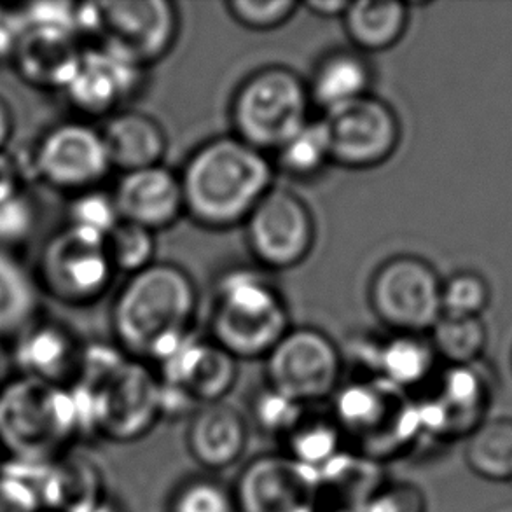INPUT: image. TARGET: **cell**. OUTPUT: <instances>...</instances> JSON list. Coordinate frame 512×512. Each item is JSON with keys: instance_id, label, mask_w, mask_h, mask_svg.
Segmentation results:
<instances>
[{"instance_id": "20", "label": "cell", "mask_w": 512, "mask_h": 512, "mask_svg": "<svg viewBox=\"0 0 512 512\" xmlns=\"http://www.w3.org/2000/svg\"><path fill=\"white\" fill-rule=\"evenodd\" d=\"M238 360L214 341L187 338L163 364L160 380L186 392L198 406L226 399L238 378Z\"/></svg>"}, {"instance_id": "24", "label": "cell", "mask_w": 512, "mask_h": 512, "mask_svg": "<svg viewBox=\"0 0 512 512\" xmlns=\"http://www.w3.org/2000/svg\"><path fill=\"white\" fill-rule=\"evenodd\" d=\"M383 467L353 451H341L319 471L320 512H362L387 481Z\"/></svg>"}, {"instance_id": "21", "label": "cell", "mask_w": 512, "mask_h": 512, "mask_svg": "<svg viewBox=\"0 0 512 512\" xmlns=\"http://www.w3.org/2000/svg\"><path fill=\"white\" fill-rule=\"evenodd\" d=\"M32 471L44 512H90L107 495L100 467L70 450Z\"/></svg>"}, {"instance_id": "31", "label": "cell", "mask_w": 512, "mask_h": 512, "mask_svg": "<svg viewBox=\"0 0 512 512\" xmlns=\"http://www.w3.org/2000/svg\"><path fill=\"white\" fill-rule=\"evenodd\" d=\"M282 443L285 455L317 471L346 450L333 416H310L308 413L284 437Z\"/></svg>"}, {"instance_id": "19", "label": "cell", "mask_w": 512, "mask_h": 512, "mask_svg": "<svg viewBox=\"0 0 512 512\" xmlns=\"http://www.w3.org/2000/svg\"><path fill=\"white\" fill-rule=\"evenodd\" d=\"M140 67L111 49L83 51L76 76L65 93L70 104L90 116L114 114L140 84Z\"/></svg>"}, {"instance_id": "16", "label": "cell", "mask_w": 512, "mask_h": 512, "mask_svg": "<svg viewBox=\"0 0 512 512\" xmlns=\"http://www.w3.org/2000/svg\"><path fill=\"white\" fill-rule=\"evenodd\" d=\"M83 49L76 32L58 23H30L18 39L11 63L16 74L39 90H67Z\"/></svg>"}, {"instance_id": "36", "label": "cell", "mask_w": 512, "mask_h": 512, "mask_svg": "<svg viewBox=\"0 0 512 512\" xmlns=\"http://www.w3.org/2000/svg\"><path fill=\"white\" fill-rule=\"evenodd\" d=\"M119 221L121 217L112 193H105L97 187L72 196L67 222L72 228L107 238Z\"/></svg>"}, {"instance_id": "17", "label": "cell", "mask_w": 512, "mask_h": 512, "mask_svg": "<svg viewBox=\"0 0 512 512\" xmlns=\"http://www.w3.org/2000/svg\"><path fill=\"white\" fill-rule=\"evenodd\" d=\"M249 439V420L226 401L201 404L187 422V453L210 474L238 464L247 451Z\"/></svg>"}, {"instance_id": "18", "label": "cell", "mask_w": 512, "mask_h": 512, "mask_svg": "<svg viewBox=\"0 0 512 512\" xmlns=\"http://www.w3.org/2000/svg\"><path fill=\"white\" fill-rule=\"evenodd\" d=\"M112 196L121 221L153 233L170 228L184 214L179 173L163 165L123 173Z\"/></svg>"}, {"instance_id": "6", "label": "cell", "mask_w": 512, "mask_h": 512, "mask_svg": "<svg viewBox=\"0 0 512 512\" xmlns=\"http://www.w3.org/2000/svg\"><path fill=\"white\" fill-rule=\"evenodd\" d=\"M308 84L284 65L250 74L231 100L233 135L261 153H277L310 121Z\"/></svg>"}, {"instance_id": "15", "label": "cell", "mask_w": 512, "mask_h": 512, "mask_svg": "<svg viewBox=\"0 0 512 512\" xmlns=\"http://www.w3.org/2000/svg\"><path fill=\"white\" fill-rule=\"evenodd\" d=\"M100 34L104 48L125 56L140 67L158 62L175 46L179 11L168 0L102 2Z\"/></svg>"}, {"instance_id": "32", "label": "cell", "mask_w": 512, "mask_h": 512, "mask_svg": "<svg viewBox=\"0 0 512 512\" xmlns=\"http://www.w3.org/2000/svg\"><path fill=\"white\" fill-rule=\"evenodd\" d=\"M331 161V142L324 119H310L291 140L275 153V165L282 172L306 179L326 168Z\"/></svg>"}, {"instance_id": "39", "label": "cell", "mask_w": 512, "mask_h": 512, "mask_svg": "<svg viewBox=\"0 0 512 512\" xmlns=\"http://www.w3.org/2000/svg\"><path fill=\"white\" fill-rule=\"evenodd\" d=\"M37 224V207L27 189L0 200V250L11 249L27 242Z\"/></svg>"}, {"instance_id": "43", "label": "cell", "mask_w": 512, "mask_h": 512, "mask_svg": "<svg viewBox=\"0 0 512 512\" xmlns=\"http://www.w3.org/2000/svg\"><path fill=\"white\" fill-rule=\"evenodd\" d=\"M348 4L350 2L346 0H310L303 4V7L320 18H336V16L341 18Z\"/></svg>"}, {"instance_id": "3", "label": "cell", "mask_w": 512, "mask_h": 512, "mask_svg": "<svg viewBox=\"0 0 512 512\" xmlns=\"http://www.w3.org/2000/svg\"><path fill=\"white\" fill-rule=\"evenodd\" d=\"M93 429L90 401L76 387L21 376L0 392V448L14 465L41 467Z\"/></svg>"}, {"instance_id": "7", "label": "cell", "mask_w": 512, "mask_h": 512, "mask_svg": "<svg viewBox=\"0 0 512 512\" xmlns=\"http://www.w3.org/2000/svg\"><path fill=\"white\" fill-rule=\"evenodd\" d=\"M443 280L422 257L395 256L369 284V303L381 324L397 334H425L443 317Z\"/></svg>"}, {"instance_id": "30", "label": "cell", "mask_w": 512, "mask_h": 512, "mask_svg": "<svg viewBox=\"0 0 512 512\" xmlns=\"http://www.w3.org/2000/svg\"><path fill=\"white\" fill-rule=\"evenodd\" d=\"M429 333L437 359L450 366L478 364L488 345V327L481 317L460 319L443 315Z\"/></svg>"}, {"instance_id": "35", "label": "cell", "mask_w": 512, "mask_h": 512, "mask_svg": "<svg viewBox=\"0 0 512 512\" xmlns=\"http://www.w3.org/2000/svg\"><path fill=\"white\" fill-rule=\"evenodd\" d=\"M443 315L446 317H481L492 301V289L476 271H458L443 280Z\"/></svg>"}, {"instance_id": "25", "label": "cell", "mask_w": 512, "mask_h": 512, "mask_svg": "<svg viewBox=\"0 0 512 512\" xmlns=\"http://www.w3.org/2000/svg\"><path fill=\"white\" fill-rule=\"evenodd\" d=\"M373 69L355 49H338L320 58L308 84L312 105L333 112L369 95Z\"/></svg>"}, {"instance_id": "1", "label": "cell", "mask_w": 512, "mask_h": 512, "mask_svg": "<svg viewBox=\"0 0 512 512\" xmlns=\"http://www.w3.org/2000/svg\"><path fill=\"white\" fill-rule=\"evenodd\" d=\"M198 310L193 278L172 263L130 275L114 299L111 326L119 350L163 364L191 336Z\"/></svg>"}, {"instance_id": "11", "label": "cell", "mask_w": 512, "mask_h": 512, "mask_svg": "<svg viewBox=\"0 0 512 512\" xmlns=\"http://www.w3.org/2000/svg\"><path fill=\"white\" fill-rule=\"evenodd\" d=\"M27 165L42 184L72 196L97 189L112 172L102 132L74 121L44 133Z\"/></svg>"}, {"instance_id": "13", "label": "cell", "mask_w": 512, "mask_h": 512, "mask_svg": "<svg viewBox=\"0 0 512 512\" xmlns=\"http://www.w3.org/2000/svg\"><path fill=\"white\" fill-rule=\"evenodd\" d=\"M324 123L331 142V161L350 170L385 163L401 142V121L390 105L373 97L327 112Z\"/></svg>"}, {"instance_id": "41", "label": "cell", "mask_w": 512, "mask_h": 512, "mask_svg": "<svg viewBox=\"0 0 512 512\" xmlns=\"http://www.w3.org/2000/svg\"><path fill=\"white\" fill-rule=\"evenodd\" d=\"M362 512H429L427 495L411 481H385Z\"/></svg>"}, {"instance_id": "4", "label": "cell", "mask_w": 512, "mask_h": 512, "mask_svg": "<svg viewBox=\"0 0 512 512\" xmlns=\"http://www.w3.org/2000/svg\"><path fill=\"white\" fill-rule=\"evenodd\" d=\"M331 411L346 450L385 465L413 450L423 436L418 404L381 378L338 388Z\"/></svg>"}, {"instance_id": "28", "label": "cell", "mask_w": 512, "mask_h": 512, "mask_svg": "<svg viewBox=\"0 0 512 512\" xmlns=\"http://www.w3.org/2000/svg\"><path fill=\"white\" fill-rule=\"evenodd\" d=\"M465 464L490 483L512 481V416L485 418L467 436Z\"/></svg>"}, {"instance_id": "23", "label": "cell", "mask_w": 512, "mask_h": 512, "mask_svg": "<svg viewBox=\"0 0 512 512\" xmlns=\"http://www.w3.org/2000/svg\"><path fill=\"white\" fill-rule=\"evenodd\" d=\"M100 132L112 170L121 173L158 167L167 154V132L146 112H114Z\"/></svg>"}, {"instance_id": "37", "label": "cell", "mask_w": 512, "mask_h": 512, "mask_svg": "<svg viewBox=\"0 0 512 512\" xmlns=\"http://www.w3.org/2000/svg\"><path fill=\"white\" fill-rule=\"evenodd\" d=\"M305 413L306 406L287 399L270 387L257 395L252 406V416L257 427L280 441H284V437L298 425Z\"/></svg>"}, {"instance_id": "29", "label": "cell", "mask_w": 512, "mask_h": 512, "mask_svg": "<svg viewBox=\"0 0 512 512\" xmlns=\"http://www.w3.org/2000/svg\"><path fill=\"white\" fill-rule=\"evenodd\" d=\"M39 285L23 264L0 250V341L16 340L37 313Z\"/></svg>"}, {"instance_id": "14", "label": "cell", "mask_w": 512, "mask_h": 512, "mask_svg": "<svg viewBox=\"0 0 512 512\" xmlns=\"http://www.w3.org/2000/svg\"><path fill=\"white\" fill-rule=\"evenodd\" d=\"M317 469L285 453H264L233 485L238 512H320Z\"/></svg>"}, {"instance_id": "8", "label": "cell", "mask_w": 512, "mask_h": 512, "mask_svg": "<svg viewBox=\"0 0 512 512\" xmlns=\"http://www.w3.org/2000/svg\"><path fill=\"white\" fill-rule=\"evenodd\" d=\"M114 275L105 238L67 224L42 247L35 282L63 305L86 306L104 296Z\"/></svg>"}, {"instance_id": "2", "label": "cell", "mask_w": 512, "mask_h": 512, "mask_svg": "<svg viewBox=\"0 0 512 512\" xmlns=\"http://www.w3.org/2000/svg\"><path fill=\"white\" fill-rule=\"evenodd\" d=\"M184 212L198 226L229 229L243 224L273 187L268 154L235 135L201 144L179 173Z\"/></svg>"}, {"instance_id": "10", "label": "cell", "mask_w": 512, "mask_h": 512, "mask_svg": "<svg viewBox=\"0 0 512 512\" xmlns=\"http://www.w3.org/2000/svg\"><path fill=\"white\" fill-rule=\"evenodd\" d=\"M264 360L268 387L301 406L331 399L341 387L343 355L319 329H291Z\"/></svg>"}, {"instance_id": "33", "label": "cell", "mask_w": 512, "mask_h": 512, "mask_svg": "<svg viewBox=\"0 0 512 512\" xmlns=\"http://www.w3.org/2000/svg\"><path fill=\"white\" fill-rule=\"evenodd\" d=\"M168 512H238L233 486L214 476L186 478L168 499Z\"/></svg>"}, {"instance_id": "46", "label": "cell", "mask_w": 512, "mask_h": 512, "mask_svg": "<svg viewBox=\"0 0 512 512\" xmlns=\"http://www.w3.org/2000/svg\"><path fill=\"white\" fill-rule=\"evenodd\" d=\"M4 469V451L0 448V471Z\"/></svg>"}, {"instance_id": "38", "label": "cell", "mask_w": 512, "mask_h": 512, "mask_svg": "<svg viewBox=\"0 0 512 512\" xmlns=\"http://www.w3.org/2000/svg\"><path fill=\"white\" fill-rule=\"evenodd\" d=\"M229 16L249 30H275L291 20L298 11L294 0H229L226 2Z\"/></svg>"}, {"instance_id": "12", "label": "cell", "mask_w": 512, "mask_h": 512, "mask_svg": "<svg viewBox=\"0 0 512 512\" xmlns=\"http://www.w3.org/2000/svg\"><path fill=\"white\" fill-rule=\"evenodd\" d=\"M243 226L252 256L270 270L299 266L312 254L317 236L310 207L284 187H271Z\"/></svg>"}, {"instance_id": "44", "label": "cell", "mask_w": 512, "mask_h": 512, "mask_svg": "<svg viewBox=\"0 0 512 512\" xmlns=\"http://www.w3.org/2000/svg\"><path fill=\"white\" fill-rule=\"evenodd\" d=\"M14 132V114L11 105L4 97H0V153L6 151L9 140Z\"/></svg>"}, {"instance_id": "42", "label": "cell", "mask_w": 512, "mask_h": 512, "mask_svg": "<svg viewBox=\"0 0 512 512\" xmlns=\"http://www.w3.org/2000/svg\"><path fill=\"white\" fill-rule=\"evenodd\" d=\"M27 172H30L28 167L20 165V161L16 160L13 154L7 153V149L0 153V200L27 189Z\"/></svg>"}, {"instance_id": "26", "label": "cell", "mask_w": 512, "mask_h": 512, "mask_svg": "<svg viewBox=\"0 0 512 512\" xmlns=\"http://www.w3.org/2000/svg\"><path fill=\"white\" fill-rule=\"evenodd\" d=\"M341 20L355 51L378 53L406 34L409 6L397 0H357L348 4Z\"/></svg>"}, {"instance_id": "9", "label": "cell", "mask_w": 512, "mask_h": 512, "mask_svg": "<svg viewBox=\"0 0 512 512\" xmlns=\"http://www.w3.org/2000/svg\"><path fill=\"white\" fill-rule=\"evenodd\" d=\"M90 397L93 427L114 443H133L161 420V381L146 367L121 362L104 378L72 385Z\"/></svg>"}, {"instance_id": "22", "label": "cell", "mask_w": 512, "mask_h": 512, "mask_svg": "<svg viewBox=\"0 0 512 512\" xmlns=\"http://www.w3.org/2000/svg\"><path fill=\"white\" fill-rule=\"evenodd\" d=\"M14 343L16 366L23 376L58 387L76 380L81 350L65 327L55 322H32Z\"/></svg>"}, {"instance_id": "40", "label": "cell", "mask_w": 512, "mask_h": 512, "mask_svg": "<svg viewBox=\"0 0 512 512\" xmlns=\"http://www.w3.org/2000/svg\"><path fill=\"white\" fill-rule=\"evenodd\" d=\"M0 512H44L32 467L4 465L0 471Z\"/></svg>"}, {"instance_id": "34", "label": "cell", "mask_w": 512, "mask_h": 512, "mask_svg": "<svg viewBox=\"0 0 512 512\" xmlns=\"http://www.w3.org/2000/svg\"><path fill=\"white\" fill-rule=\"evenodd\" d=\"M105 249L114 270L133 275L154 263L156 240L153 231L132 222L119 221L105 238Z\"/></svg>"}, {"instance_id": "5", "label": "cell", "mask_w": 512, "mask_h": 512, "mask_svg": "<svg viewBox=\"0 0 512 512\" xmlns=\"http://www.w3.org/2000/svg\"><path fill=\"white\" fill-rule=\"evenodd\" d=\"M291 331V315L282 292L254 270L228 271L217 284L210 333L236 360L266 359Z\"/></svg>"}, {"instance_id": "45", "label": "cell", "mask_w": 512, "mask_h": 512, "mask_svg": "<svg viewBox=\"0 0 512 512\" xmlns=\"http://www.w3.org/2000/svg\"><path fill=\"white\" fill-rule=\"evenodd\" d=\"M90 512H125V507L121 506V502L112 499L111 495L107 493L104 499L100 500Z\"/></svg>"}, {"instance_id": "27", "label": "cell", "mask_w": 512, "mask_h": 512, "mask_svg": "<svg viewBox=\"0 0 512 512\" xmlns=\"http://www.w3.org/2000/svg\"><path fill=\"white\" fill-rule=\"evenodd\" d=\"M437 355L422 334H397L394 340L374 348L376 378L408 394L434 373Z\"/></svg>"}]
</instances>
